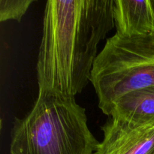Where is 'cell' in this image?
Returning <instances> with one entry per match:
<instances>
[{"label":"cell","instance_id":"obj_1","mask_svg":"<svg viewBox=\"0 0 154 154\" xmlns=\"http://www.w3.org/2000/svg\"><path fill=\"white\" fill-rule=\"evenodd\" d=\"M114 0H50L36 64L38 90L74 96L90 81L99 43L115 26Z\"/></svg>","mask_w":154,"mask_h":154},{"label":"cell","instance_id":"obj_2","mask_svg":"<svg viewBox=\"0 0 154 154\" xmlns=\"http://www.w3.org/2000/svg\"><path fill=\"white\" fill-rule=\"evenodd\" d=\"M99 143L74 96L38 90L32 109L14 122L10 154H96Z\"/></svg>","mask_w":154,"mask_h":154},{"label":"cell","instance_id":"obj_3","mask_svg":"<svg viewBox=\"0 0 154 154\" xmlns=\"http://www.w3.org/2000/svg\"><path fill=\"white\" fill-rule=\"evenodd\" d=\"M90 82L101 111L110 116L124 95L154 87V35L107 39L96 60Z\"/></svg>","mask_w":154,"mask_h":154},{"label":"cell","instance_id":"obj_4","mask_svg":"<svg viewBox=\"0 0 154 154\" xmlns=\"http://www.w3.org/2000/svg\"><path fill=\"white\" fill-rule=\"evenodd\" d=\"M96 154H149L154 150V123L135 125L111 117L102 127Z\"/></svg>","mask_w":154,"mask_h":154},{"label":"cell","instance_id":"obj_5","mask_svg":"<svg viewBox=\"0 0 154 154\" xmlns=\"http://www.w3.org/2000/svg\"><path fill=\"white\" fill-rule=\"evenodd\" d=\"M114 20L116 34L122 37L154 35L151 0H114Z\"/></svg>","mask_w":154,"mask_h":154},{"label":"cell","instance_id":"obj_6","mask_svg":"<svg viewBox=\"0 0 154 154\" xmlns=\"http://www.w3.org/2000/svg\"><path fill=\"white\" fill-rule=\"evenodd\" d=\"M110 117L135 125L154 123V87L122 96L114 104Z\"/></svg>","mask_w":154,"mask_h":154},{"label":"cell","instance_id":"obj_7","mask_svg":"<svg viewBox=\"0 0 154 154\" xmlns=\"http://www.w3.org/2000/svg\"><path fill=\"white\" fill-rule=\"evenodd\" d=\"M35 0H0V21L20 22Z\"/></svg>","mask_w":154,"mask_h":154},{"label":"cell","instance_id":"obj_8","mask_svg":"<svg viewBox=\"0 0 154 154\" xmlns=\"http://www.w3.org/2000/svg\"><path fill=\"white\" fill-rule=\"evenodd\" d=\"M151 3H152V5H153V10H154V0H151Z\"/></svg>","mask_w":154,"mask_h":154},{"label":"cell","instance_id":"obj_9","mask_svg":"<svg viewBox=\"0 0 154 154\" xmlns=\"http://www.w3.org/2000/svg\"><path fill=\"white\" fill-rule=\"evenodd\" d=\"M149 154H154V150H153V151H152L150 153H149Z\"/></svg>","mask_w":154,"mask_h":154}]
</instances>
